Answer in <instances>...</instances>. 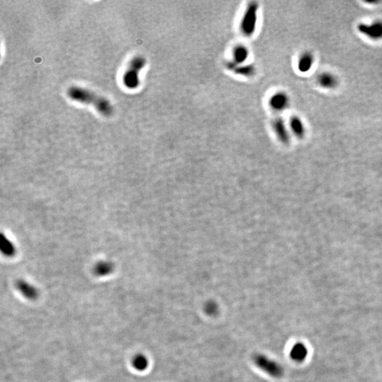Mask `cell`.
<instances>
[{
    "instance_id": "cell-17",
    "label": "cell",
    "mask_w": 382,
    "mask_h": 382,
    "mask_svg": "<svg viewBox=\"0 0 382 382\" xmlns=\"http://www.w3.org/2000/svg\"><path fill=\"white\" fill-rule=\"evenodd\" d=\"M1 250L2 253L6 256H14L16 250L12 243L6 237H1Z\"/></svg>"
},
{
    "instance_id": "cell-18",
    "label": "cell",
    "mask_w": 382,
    "mask_h": 382,
    "mask_svg": "<svg viewBox=\"0 0 382 382\" xmlns=\"http://www.w3.org/2000/svg\"><path fill=\"white\" fill-rule=\"evenodd\" d=\"M205 312L209 316H215L219 312V307L214 301H209L204 307Z\"/></svg>"
},
{
    "instance_id": "cell-7",
    "label": "cell",
    "mask_w": 382,
    "mask_h": 382,
    "mask_svg": "<svg viewBox=\"0 0 382 382\" xmlns=\"http://www.w3.org/2000/svg\"><path fill=\"white\" fill-rule=\"evenodd\" d=\"M289 103L288 96L281 92L273 94L269 100L270 106L278 111L286 109L288 107Z\"/></svg>"
},
{
    "instance_id": "cell-2",
    "label": "cell",
    "mask_w": 382,
    "mask_h": 382,
    "mask_svg": "<svg viewBox=\"0 0 382 382\" xmlns=\"http://www.w3.org/2000/svg\"><path fill=\"white\" fill-rule=\"evenodd\" d=\"M146 65L145 58L142 56H136L133 58L127 67L123 76V83L125 87L129 89H135L139 85V71Z\"/></svg>"
},
{
    "instance_id": "cell-11",
    "label": "cell",
    "mask_w": 382,
    "mask_h": 382,
    "mask_svg": "<svg viewBox=\"0 0 382 382\" xmlns=\"http://www.w3.org/2000/svg\"><path fill=\"white\" fill-rule=\"evenodd\" d=\"M314 63V57L310 52H305L299 58L297 67L302 73H307L311 70Z\"/></svg>"
},
{
    "instance_id": "cell-9",
    "label": "cell",
    "mask_w": 382,
    "mask_h": 382,
    "mask_svg": "<svg viewBox=\"0 0 382 382\" xmlns=\"http://www.w3.org/2000/svg\"><path fill=\"white\" fill-rule=\"evenodd\" d=\"M16 285H17L18 290L28 300H34L38 298V289L32 284H29L27 281L21 279V280L18 281Z\"/></svg>"
},
{
    "instance_id": "cell-8",
    "label": "cell",
    "mask_w": 382,
    "mask_h": 382,
    "mask_svg": "<svg viewBox=\"0 0 382 382\" xmlns=\"http://www.w3.org/2000/svg\"><path fill=\"white\" fill-rule=\"evenodd\" d=\"M273 129L276 136L280 142L284 144H287L290 141V137H289L288 131H287V127L285 126L284 121L281 118H276L273 123Z\"/></svg>"
},
{
    "instance_id": "cell-12",
    "label": "cell",
    "mask_w": 382,
    "mask_h": 382,
    "mask_svg": "<svg viewBox=\"0 0 382 382\" xmlns=\"http://www.w3.org/2000/svg\"><path fill=\"white\" fill-rule=\"evenodd\" d=\"M308 355V349L305 345L297 344L294 345L290 352V357L294 361L302 362L307 358Z\"/></svg>"
},
{
    "instance_id": "cell-15",
    "label": "cell",
    "mask_w": 382,
    "mask_h": 382,
    "mask_svg": "<svg viewBox=\"0 0 382 382\" xmlns=\"http://www.w3.org/2000/svg\"><path fill=\"white\" fill-rule=\"evenodd\" d=\"M113 265L110 262L102 261L96 265L94 268V273L97 276H105L113 272Z\"/></svg>"
},
{
    "instance_id": "cell-5",
    "label": "cell",
    "mask_w": 382,
    "mask_h": 382,
    "mask_svg": "<svg viewBox=\"0 0 382 382\" xmlns=\"http://www.w3.org/2000/svg\"><path fill=\"white\" fill-rule=\"evenodd\" d=\"M357 29L360 34L372 40L382 39V22L376 21L370 24H360L357 26Z\"/></svg>"
},
{
    "instance_id": "cell-16",
    "label": "cell",
    "mask_w": 382,
    "mask_h": 382,
    "mask_svg": "<svg viewBox=\"0 0 382 382\" xmlns=\"http://www.w3.org/2000/svg\"><path fill=\"white\" fill-rule=\"evenodd\" d=\"M133 367L138 371H144L147 370L149 366V360L145 355L142 354H138L135 356L134 358L132 361Z\"/></svg>"
},
{
    "instance_id": "cell-13",
    "label": "cell",
    "mask_w": 382,
    "mask_h": 382,
    "mask_svg": "<svg viewBox=\"0 0 382 382\" xmlns=\"http://www.w3.org/2000/svg\"><path fill=\"white\" fill-rule=\"evenodd\" d=\"M290 128L294 134L298 138H304L305 135V128L303 122L297 116H292L290 120Z\"/></svg>"
},
{
    "instance_id": "cell-6",
    "label": "cell",
    "mask_w": 382,
    "mask_h": 382,
    "mask_svg": "<svg viewBox=\"0 0 382 382\" xmlns=\"http://www.w3.org/2000/svg\"><path fill=\"white\" fill-rule=\"evenodd\" d=\"M227 69L235 74L243 76H252L256 74V68L252 65L237 64L235 62H228L226 65Z\"/></svg>"
},
{
    "instance_id": "cell-10",
    "label": "cell",
    "mask_w": 382,
    "mask_h": 382,
    "mask_svg": "<svg viewBox=\"0 0 382 382\" xmlns=\"http://www.w3.org/2000/svg\"><path fill=\"white\" fill-rule=\"evenodd\" d=\"M317 82L321 87L324 89H332L337 87L339 84L337 77L332 73L325 71L318 76Z\"/></svg>"
},
{
    "instance_id": "cell-4",
    "label": "cell",
    "mask_w": 382,
    "mask_h": 382,
    "mask_svg": "<svg viewBox=\"0 0 382 382\" xmlns=\"http://www.w3.org/2000/svg\"><path fill=\"white\" fill-rule=\"evenodd\" d=\"M255 365L270 376L279 378L283 375V368L276 361L271 360L267 356L257 354L253 357Z\"/></svg>"
},
{
    "instance_id": "cell-3",
    "label": "cell",
    "mask_w": 382,
    "mask_h": 382,
    "mask_svg": "<svg viewBox=\"0 0 382 382\" xmlns=\"http://www.w3.org/2000/svg\"><path fill=\"white\" fill-rule=\"evenodd\" d=\"M258 4L251 2L247 6L244 15L241 22V30L246 36H251L256 32L258 21Z\"/></svg>"
},
{
    "instance_id": "cell-14",
    "label": "cell",
    "mask_w": 382,
    "mask_h": 382,
    "mask_svg": "<svg viewBox=\"0 0 382 382\" xmlns=\"http://www.w3.org/2000/svg\"><path fill=\"white\" fill-rule=\"evenodd\" d=\"M249 51L244 45H237L233 52L234 62L237 64H243L248 59Z\"/></svg>"
},
{
    "instance_id": "cell-1",
    "label": "cell",
    "mask_w": 382,
    "mask_h": 382,
    "mask_svg": "<svg viewBox=\"0 0 382 382\" xmlns=\"http://www.w3.org/2000/svg\"><path fill=\"white\" fill-rule=\"evenodd\" d=\"M68 95L71 100L93 105L99 113L105 116H110L113 114V108L109 101L89 89L71 87L68 90Z\"/></svg>"
}]
</instances>
